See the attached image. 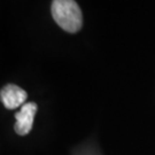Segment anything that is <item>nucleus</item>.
Listing matches in <instances>:
<instances>
[{
    "label": "nucleus",
    "mask_w": 155,
    "mask_h": 155,
    "mask_svg": "<svg viewBox=\"0 0 155 155\" xmlns=\"http://www.w3.org/2000/svg\"><path fill=\"white\" fill-rule=\"evenodd\" d=\"M51 11L56 24L64 31L75 33L81 30L83 16L75 0H53Z\"/></svg>",
    "instance_id": "1"
},
{
    "label": "nucleus",
    "mask_w": 155,
    "mask_h": 155,
    "mask_svg": "<svg viewBox=\"0 0 155 155\" xmlns=\"http://www.w3.org/2000/svg\"><path fill=\"white\" fill-rule=\"evenodd\" d=\"M37 105L35 102H27L21 107L20 111L15 114V125L14 130L20 136L28 134L32 129L33 118L37 113Z\"/></svg>",
    "instance_id": "2"
},
{
    "label": "nucleus",
    "mask_w": 155,
    "mask_h": 155,
    "mask_svg": "<svg viewBox=\"0 0 155 155\" xmlns=\"http://www.w3.org/2000/svg\"><path fill=\"white\" fill-rule=\"evenodd\" d=\"M0 97H1V102L7 109H15L18 107H22L25 104L28 94L17 85L8 84L2 87L0 92Z\"/></svg>",
    "instance_id": "3"
}]
</instances>
